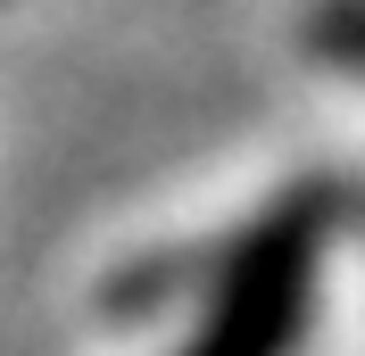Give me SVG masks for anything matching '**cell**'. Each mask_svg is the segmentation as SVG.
I'll return each instance as SVG.
<instances>
[{"label": "cell", "mask_w": 365, "mask_h": 356, "mask_svg": "<svg viewBox=\"0 0 365 356\" xmlns=\"http://www.w3.org/2000/svg\"><path fill=\"white\" fill-rule=\"evenodd\" d=\"M316 323L349 332V356H365V199L332 207V232L316 257Z\"/></svg>", "instance_id": "obj_1"}]
</instances>
